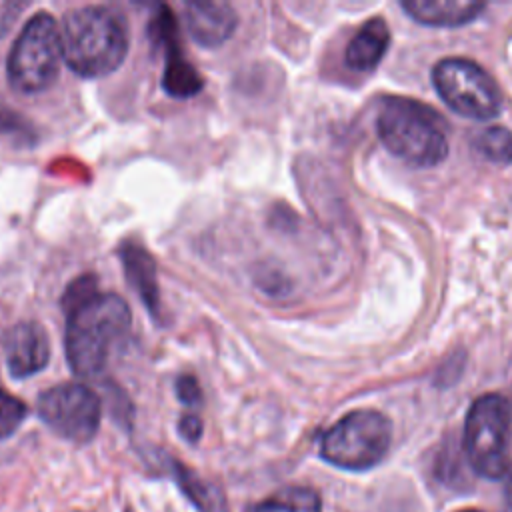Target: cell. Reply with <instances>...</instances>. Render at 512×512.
Returning <instances> with one entry per match:
<instances>
[{
  "label": "cell",
  "mask_w": 512,
  "mask_h": 512,
  "mask_svg": "<svg viewBox=\"0 0 512 512\" xmlns=\"http://www.w3.org/2000/svg\"><path fill=\"white\" fill-rule=\"evenodd\" d=\"M390 44V30L382 18L368 20L348 42L344 60L356 72H368L378 66Z\"/></svg>",
  "instance_id": "obj_14"
},
{
  "label": "cell",
  "mask_w": 512,
  "mask_h": 512,
  "mask_svg": "<svg viewBox=\"0 0 512 512\" xmlns=\"http://www.w3.org/2000/svg\"><path fill=\"white\" fill-rule=\"evenodd\" d=\"M506 484H504V510L512 512V468L506 472Z\"/></svg>",
  "instance_id": "obj_22"
},
{
  "label": "cell",
  "mask_w": 512,
  "mask_h": 512,
  "mask_svg": "<svg viewBox=\"0 0 512 512\" xmlns=\"http://www.w3.org/2000/svg\"><path fill=\"white\" fill-rule=\"evenodd\" d=\"M178 432L188 442H198L202 436V420L196 414H184L178 422Z\"/></svg>",
  "instance_id": "obj_21"
},
{
  "label": "cell",
  "mask_w": 512,
  "mask_h": 512,
  "mask_svg": "<svg viewBox=\"0 0 512 512\" xmlns=\"http://www.w3.org/2000/svg\"><path fill=\"white\" fill-rule=\"evenodd\" d=\"M38 414L60 438L70 442H90L102 420L100 396L84 384H58L38 396Z\"/></svg>",
  "instance_id": "obj_8"
},
{
  "label": "cell",
  "mask_w": 512,
  "mask_h": 512,
  "mask_svg": "<svg viewBox=\"0 0 512 512\" xmlns=\"http://www.w3.org/2000/svg\"><path fill=\"white\" fill-rule=\"evenodd\" d=\"M474 152L492 164L512 162V132L504 126H488L472 140Z\"/></svg>",
  "instance_id": "obj_17"
},
{
  "label": "cell",
  "mask_w": 512,
  "mask_h": 512,
  "mask_svg": "<svg viewBox=\"0 0 512 512\" xmlns=\"http://www.w3.org/2000/svg\"><path fill=\"white\" fill-rule=\"evenodd\" d=\"M376 132L390 154L412 166L430 168L448 156L446 122L424 102L406 96L384 98Z\"/></svg>",
  "instance_id": "obj_3"
},
{
  "label": "cell",
  "mask_w": 512,
  "mask_h": 512,
  "mask_svg": "<svg viewBox=\"0 0 512 512\" xmlns=\"http://www.w3.org/2000/svg\"><path fill=\"white\" fill-rule=\"evenodd\" d=\"M62 58L72 72L100 78L114 72L128 54V26L108 6H82L68 12L60 28Z\"/></svg>",
  "instance_id": "obj_2"
},
{
  "label": "cell",
  "mask_w": 512,
  "mask_h": 512,
  "mask_svg": "<svg viewBox=\"0 0 512 512\" xmlns=\"http://www.w3.org/2000/svg\"><path fill=\"white\" fill-rule=\"evenodd\" d=\"M432 84L442 102L470 120H490L500 114L502 96L494 78L468 58H444L432 68Z\"/></svg>",
  "instance_id": "obj_7"
},
{
  "label": "cell",
  "mask_w": 512,
  "mask_h": 512,
  "mask_svg": "<svg viewBox=\"0 0 512 512\" xmlns=\"http://www.w3.org/2000/svg\"><path fill=\"white\" fill-rule=\"evenodd\" d=\"M184 20L190 38L204 48L224 44L238 24L236 10L226 2H188Z\"/></svg>",
  "instance_id": "obj_11"
},
{
  "label": "cell",
  "mask_w": 512,
  "mask_h": 512,
  "mask_svg": "<svg viewBox=\"0 0 512 512\" xmlns=\"http://www.w3.org/2000/svg\"><path fill=\"white\" fill-rule=\"evenodd\" d=\"M0 134L6 136L8 140H16V142H32L34 140V130L26 122V118H22L16 110L8 108L2 100H0Z\"/></svg>",
  "instance_id": "obj_19"
},
{
  "label": "cell",
  "mask_w": 512,
  "mask_h": 512,
  "mask_svg": "<svg viewBox=\"0 0 512 512\" xmlns=\"http://www.w3.org/2000/svg\"><path fill=\"white\" fill-rule=\"evenodd\" d=\"M390 440V420L378 410L360 408L342 416L322 434L320 456L336 468L362 472L386 456Z\"/></svg>",
  "instance_id": "obj_5"
},
{
  "label": "cell",
  "mask_w": 512,
  "mask_h": 512,
  "mask_svg": "<svg viewBox=\"0 0 512 512\" xmlns=\"http://www.w3.org/2000/svg\"><path fill=\"white\" fill-rule=\"evenodd\" d=\"M6 366L14 378H28L46 368L50 360V340L42 324L22 320L4 336Z\"/></svg>",
  "instance_id": "obj_10"
},
{
  "label": "cell",
  "mask_w": 512,
  "mask_h": 512,
  "mask_svg": "<svg viewBox=\"0 0 512 512\" xmlns=\"http://www.w3.org/2000/svg\"><path fill=\"white\" fill-rule=\"evenodd\" d=\"M176 396L186 406H198L202 402V390L194 376L182 374L176 380Z\"/></svg>",
  "instance_id": "obj_20"
},
{
  "label": "cell",
  "mask_w": 512,
  "mask_h": 512,
  "mask_svg": "<svg viewBox=\"0 0 512 512\" xmlns=\"http://www.w3.org/2000/svg\"><path fill=\"white\" fill-rule=\"evenodd\" d=\"M174 474L178 478V484L182 486V492L196 504L198 512H226L224 500L214 486L206 484L192 470L178 462H174Z\"/></svg>",
  "instance_id": "obj_16"
},
{
  "label": "cell",
  "mask_w": 512,
  "mask_h": 512,
  "mask_svg": "<svg viewBox=\"0 0 512 512\" xmlns=\"http://www.w3.org/2000/svg\"><path fill=\"white\" fill-rule=\"evenodd\" d=\"M248 512H322V502L308 486H286L252 504Z\"/></svg>",
  "instance_id": "obj_15"
},
{
  "label": "cell",
  "mask_w": 512,
  "mask_h": 512,
  "mask_svg": "<svg viewBox=\"0 0 512 512\" xmlns=\"http://www.w3.org/2000/svg\"><path fill=\"white\" fill-rule=\"evenodd\" d=\"M150 36L164 46L166 64L162 74V88L174 98H190L204 86L196 68L180 54L176 40V20L168 6H160L154 22H150Z\"/></svg>",
  "instance_id": "obj_9"
},
{
  "label": "cell",
  "mask_w": 512,
  "mask_h": 512,
  "mask_svg": "<svg viewBox=\"0 0 512 512\" xmlns=\"http://www.w3.org/2000/svg\"><path fill=\"white\" fill-rule=\"evenodd\" d=\"M120 258H122L128 282L138 292L140 300L150 310V314L158 316L160 292H158V280H156V262L152 254L144 250L140 244L126 242L120 250Z\"/></svg>",
  "instance_id": "obj_13"
},
{
  "label": "cell",
  "mask_w": 512,
  "mask_h": 512,
  "mask_svg": "<svg viewBox=\"0 0 512 512\" xmlns=\"http://www.w3.org/2000/svg\"><path fill=\"white\" fill-rule=\"evenodd\" d=\"M402 8L424 26L456 28L472 22L484 4L472 0H406Z\"/></svg>",
  "instance_id": "obj_12"
},
{
  "label": "cell",
  "mask_w": 512,
  "mask_h": 512,
  "mask_svg": "<svg viewBox=\"0 0 512 512\" xmlns=\"http://www.w3.org/2000/svg\"><path fill=\"white\" fill-rule=\"evenodd\" d=\"M62 60L60 28L54 16L36 12L28 18L12 44L6 60L8 80L18 92H44L58 78Z\"/></svg>",
  "instance_id": "obj_4"
},
{
  "label": "cell",
  "mask_w": 512,
  "mask_h": 512,
  "mask_svg": "<svg viewBox=\"0 0 512 512\" xmlns=\"http://www.w3.org/2000/svg\"><path fill=\"white\" fill-rule=\"evenodd\" d=\"M512 410L504 396L484 394L476 398L464 420V452L476 474L500 478L510 466Z\"/></svg>",
  "instance_id": "obj_6"
},
{
  "label": "cell",
  "mask_w": 512,
  "mask_h": 512,
  "mask_svg": "<svg viewBox=\"0 0 512 512\" xmlns=\"http://www.w3.org/2000/svg\"><path fill=\"white\" fill-rule=\"evenodd\" d=\"M460 512H484V510H476V508H470V510H460Z\"/></svg>",
  "instance_id": "obj_23"
},
{
  "label": "cell",
  "mask_w": 512,
  "mask_h": 512,
  "mask_svg": "<svg viewBox=\"0 0 512 512\" xmlns=\"http://www.w3.org/2000/svg\"><path fill=\"white\" fill-rule=\"evenodd\" d=\"M28 414L26 404L0 388V440L12 436Z\"/></svg>",
  "instance_id": "obj_18"
},
{
  "label": "cell",
  "mask_w": 512,
  "mask_h": 512,
  "mask_svg": "<svg viewBox=\"0 0 512 512\" xmlns=\"http://www.w3.org/2000/svg\"><path fill=\"white\" fill-rule=\"evenodd\" d=\"M66 358L74 374H100L112 350L128 336L132 314L126 300L100 292L94 276L76 278L64 294Z\"/></svg>",
  "instance_id": "obj_1"
}]
</instances>
